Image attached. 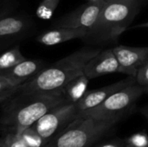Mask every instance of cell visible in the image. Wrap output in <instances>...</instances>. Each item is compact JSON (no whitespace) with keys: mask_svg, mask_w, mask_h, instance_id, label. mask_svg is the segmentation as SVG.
I'll use <instances>...</instances> for the list:
<instances>
[{"mask_svg":"<svg viewBox=\"0 0 148 147\" xmlns=\"http://www.w3.org/2000/svg\"><path fill=\"white\" fill-rule=\"evenodd\" d=\"M127 147H136V146H128V145H127Z\"/></svg>","mask_w":148,"mask_h":147,"instance_id":"obj_30","label":"cell"},{"mask_svg":"<svg viewBox=\"0 0 148 147\" xmlns=\"http://www.w3.org/2000/svg\"><path fill=\"white\" fill-rule=\"evenodd\" d=\"M78 111L75 103H63L51 109L33 126L49 143L56 134L77 118Z\"/></svg>","mask_w":148,"mask_h":147,"instance_id":"obj_6","label":"cell"},{"mask_svg":"<svg viewBox=\"0 0 148 147\" xmlns=\"http://www.w3.org/2000/svg\"><path fill=\"white\" fill-rule=\"evenodd\" d=\"M127 145L136 147H148V135L145 133H137L127 139Z\"/></svg>","mask_w":148,"mask_h":147,"instance_id":"obj_20","label":"cell"},{"mask_svg":"<svg viewBox=\"0 0 148 147\" xmlns=\"http://www.w3.org/2000/svg\"><path fill=\"white\" fill-rule=\"evenodd\" d=\"M3 137L4 147H29L18 133H7Z\"/></svg>","mask_w":148,"mask_h":147,"instance_id":"obj_19","label":"cell"},{"mask_svg":"<svg viewBox=\"0 0 148 147\" xmlns=\"http://www.w3.org/2000/svg\"><path fill=\"white\" fill-rule=\"evenodd\" d=\"M44 65V62L40 60L25 59L13 68L1 73L0 75L9 79L13 83L21 86L43 69Z\"/></svg>","mask_w":148,"mask_h":147,"instance_id":"obj_12","label":"cell"},{"mask_svg":"<svg viewBox=\"0 0 148 147\" xmlns=\"http://www.w3.org/2000/svg\"><path fill=\"white\" fill-rule=\"evenodd\" d=\"M0 147H4V137L0 139Z\"/></svg>","mask_w":148,"mask_h":147,"instance_id":"obj_28","label":"cell"},{"mask_svg":"<svg viewBox=\"0 0 148 147\" xmlns=\"http://www.w3.org/2000/svg\"><path fill=\"white\" fill-rule=\"evenodd\" d=\"M83 72L90 80L112 73L122 74V69L113 49H107L91 58L85 65Z\"/></svg>","mask_w":148,"mask_h":147,"instance_id":"obj_10","label":"cell"},{"mask_svg":"<svg viewBox=\"0 0 148 147\" xmlns=\"http://www.w3.org/2000/svg\"><path fill=\"white\" fill-rule=\"evenodd\" d=\"M136 83L143 88L148 87V61L140 68L136 74Z\"/></svg>","mask_w":148,"mask_h":147,"instance_id":"obj_21","label":"cell"},{"mask_svg":"<svg viewBox=\"0 0 148 147\" xmlns=\"http://www.w3.org/2000/svg\"><path fill=\"white\" fill-rule=\"evenodd\" d=\"M103 6L87 2L73 11L58 18L56 28H82L90 29L97 22Z\"/></svg>","mask_w":148,"mask_h":147,"instance_id":"obj_7","label":"cell"},{"mask_svg":"<svg viewBox=\"0 0 148 147\" xmlns=\"http://www.w3.org/2000/svg\"><path fill=\"white\" fill-rule=\"evenodd\" d=\"M106 1H117V2H123V3H134V4H139L141 5L143 0H106Z\"/></svg>","mask_w":148,"mask_h":147,"instance_id":"obj_23","label":"cell"},{"mask_svg":"<svg viewBox=\"0 0 148 147\" xmlns=\"http://www.w3.org/2000/svg\"><path fill=\"white\" fill-rule=\"evenodd\" d=\"M131 29H148V22H145L142 23H139L134 27H132Z\"/></svg>","mask_w":148,"mask_h":147,"instance_id":"obj_24","label":"cell"},{"mask_svg":"<svg viewBox=\"0 0 148 147\" xmlns=\"http://www.w3.org/2000/svg\"><path fill=\"white\" fill-rule=\"evenodd\" d=\"M112 49L121 67L122 74L127 76H136L140 68L148 61V47L119 45Z\"/></svg>","mask_w":148,"mask_h":147,"instance_id":"obj_8","label":"cell"},{"mask_svg":"<svg viewBox=\"0 0 148 147\" xmlns=\"http://www.w3.org/2000/svg\"><path fill=\"white\" fill-rule=\"evenodd\" d=\"M141 113L147 118V120H148V106L147 107H144L142 110H141Z\"/></svg>","mask_w":148,"mask_h":147,"instance_id":"obj_27","label":"cell"},{"mask_svg":"<svg viewBox=\"0 0 148 147\" xmlns=\"http://www.w3.org/2000/svg\"><path fill=\"white\" fill-rule=\"evenodd\" d=\"M141 5L106 1L96 23L88 29L85 39L93 44H109L118 41L134 22Z\"/></svg>","mask_w":148,"mask_h":147,"instance_id":"obj_3","label":"cell"},{"mask_svg":"<svg viewBox=\"0 0 148 147\" xmlns=\"http://www.w3.org/2000/svg\"><path fill=\"white\" fill-rule=\"evenodd\" d=\"M88 32V29L82 28H55L39 35L36 41L42 45L54 46L74 39H83L87 36Z\"/></svg>","mask_w":148,"mask_h":147,"instance_id":"obj_13","label":"cell"},{"mask_svg":"<svg viewBox=\"0 0 148 147\" xmlns=\"http://www.w3.org/2000/svg\"><path fill=\"white\" fill-rule=\"evenodd\" d=\"M25 59L26 58L21 52L19 45L3 52L0 55V74L13 68Z\"/></svg>","mask_w":148,"mask_h":147,"instance_id":"obj_15","label":"cell"},{"mask_svg":"<svg viewBox=\"0 0 148 147\" xmlns=\"http://www.w3.org/2000/svg\"><path fill=\"white\" fill-rule=\"evenodd\" d=\"M87 2L93 3H95V4H99V5L103 6L105 4V3H106V0H87Z\"/></svg>","mask_w":148,"mask_h":147,"instance_id":"obj_25","label":"cell"},{"mask_svg":"<svg viewBox=\"0 0 148 147\" xmlns=\"http://www.w3.org/2000/svg\"><path fill=\"white\" fill-rule=\"evenodd\" d=\"M118 122L119 120H97L78 116L45 147H88Z\"/></svg>","mask_w":148,"mask_h":147,"instance_id":"obj_4","label":"cell"},{"mask_svg":"<svg viewBox=\"0 0 148 147\" xmlns=\"http://www.w3.org/2000/svg\"><path fill=\"white\" fill-rule=\"evenodd\" d=\"M136 83L135 76H127V78L121 80L117 82L109 84L108 86L102 87L101 88L88 90L84 96L75 103L78 114L82 112L87 111L88 109L94 108L102 103L107 98L114 94L115 92L133 84Z\"/></svg>","mask_w":148,"mask_h":147,"instance_id":"obj_9","label":"cell"},{"mask_svg":"<svg viewBox=\"0 0 148 147\" xmlns=\"http://www.w3.org/2000/svg\"><path fill=\"white\" fill-rule=\"evenodd\" d=\"M144 94V89L135 83L127 86L107 98L97 107L80 113L78 116L97 120H121V117Z\"/></svg>","mask_w":148,"mask_h":147,"instance_id":"obj_5","label":"cell"},{"mask_svg":"<svg viewBox=\"0 0 148 147\" xmlns=\"http://www.w3.org/2000/svg\"><path fill=\"white\" fill-rule=\"evenodd\" d=\"M20 86L11 82L9 79L0 75V102H4L19 89Z\"/></svg>","mask_w":148,"mask_h":147,"instance_id":"obj_18","label":"cell"},{"mask_svg":"<svg viewBox=\"0 0 148 147\" xmlns=\"http://www.w3.org/2000/svg\"><path fill=\"white\" fill-rule=\"evenodd\" d=\"M31 21L23 15L6 14L0 17V47L24 36L30 29Z\"/></svg>","mask_w":148,"mask_h":147,"instance_id":"obj_11","label":"cell"},{"mask_svg":"<svg viewBox=\"0 0 148 147\" xmlns=\"http://www.w3.org/2000/svg\"><path fill=\"white\" fill-rule=\"evenodd\" d=\"M16 133H18L21 136L29 147H45L48 145V142L41 136L33 126L26 127Z\"/></svg>","mask_w":148,"mask_h":147,"instance_id":"obj_16","label":"cell"},{"mask_svg":"<svg viewBox=\"0 0 148 147\" xmlns=\"http://www.w3.org/2000/svg\"><path fill=\"white\" fill-rule=\"evenodd\" d=\"M61 0H42L38 4L36 16L41 20H49L54 15Z\"/></svg>","mask_w":148,"mask_h":147,"instance_id":"obj_17","label":"cell"},{"mask_svg":"<svg viewBox=\"0 0 148 147\" xmlns=\"http://www.w3.org/2000/svg\"><path fill=\"white\" fill-rule=\"evenodd\" d=\"M143 89H144V93H147V94H148V87L145 88H143Z\"/></svg>","mask_w":148,"mask_h":147,"instance_id":"obj_29","label":"cell"},{"mask_svg":"<svg viewBox=\"0 0 148 147\" xmlns=\"http://www.w3.org/2000/svg\"><path fill=\"white\" fill-rule=\"evenodd\" d=\"M8 11H9V9L6 7V8H3V9H0V17L8 14Z\"/></svg>","mask_w":148,"mask_h":147,"instance_id":"obj_26","label":"cell"},{"mask_svg":"<svg viewBox=\"0 0 148 147\" xmlns=\"http://www.w3.org/2000/svg\"><path fill=\"white\" fill-rule=\"evenodd\" d=\"M101 50L93 47L82 48L42 69L33 78L22 84L17 92L35 94L62 91L66 84L84 73L85 65Z\"/></svg>","mask_w":148,"mask_h":147,"instance_id":"obj_2","label":"cell"},{"mask_svg":"<svg viewBox=\"0 0 148 147\" xmlns=\"http://www.w3.org/2000/svg\"><path fill=\"white\" fill-rule=\"evenodd\" d=\"M89 79L84 73L71 80L62 88L63 95L69 103H77L88 91Z\"/></svg>","mask_w":148,"mask_h":147,"instance_id":"obj_14","label":"cell"},{"mask_svg":"<svg viewBox=\"0 0 148 147\" xmlns=\"http://www.w3.org/2000/svg\"><path fill=\"white\" fill-rule=\"evenodd\" d=\"M148 0H143V2H147Z\"/></svg>","mask_w":148,"mask_h":147,"instance_id":"obj_31","label":"cell"},{"mask_svg":"<svg viewBox=\"0 0 148 147\" xmlns=\"http://www.w3.org/2000/svg\"><path fill=\"white\" fill-rule=\"evenodd\" d=\"M66 102L62 91L35 94L16 92L4 101L0 123L7 133H18L33 126L51 109Z\"/></svg>","mask_w":148,"mask_h":147,"instance_id":"obj_1","label":"cell"},{"mask_svg":"<svg viewBox=\"0 0 148 147\" xmlns=\"http://www.w3.org/2000/svg\"><path fill=\"white\" fill-rule=\"evenodd\" d=\"M95 147H127V146H123L120 143H105V144H101V145H98Z\"/></svg>","mask_w":148,"mask_h":147,"instance_id":"obj_22","label":"cell"}]
</instances>
